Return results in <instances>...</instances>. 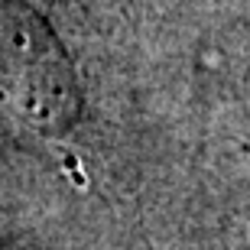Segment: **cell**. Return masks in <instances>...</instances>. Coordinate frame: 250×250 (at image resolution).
<instances>
[{"label": "cell", "instance_id": "obj_1", "mask_svg": "<svg viewBox=\"0 0 250 250\" xmlns=\"http://www.w3.org/2000/svg\"><path fill=\"white\" fill-rule=\"evenodd\" d=\"M75 68L33 7L0 0V111L33 133L59 137L78 121Z\"/></svg>", "mask_w": 250, "mask_h": 250}]
</instances>
